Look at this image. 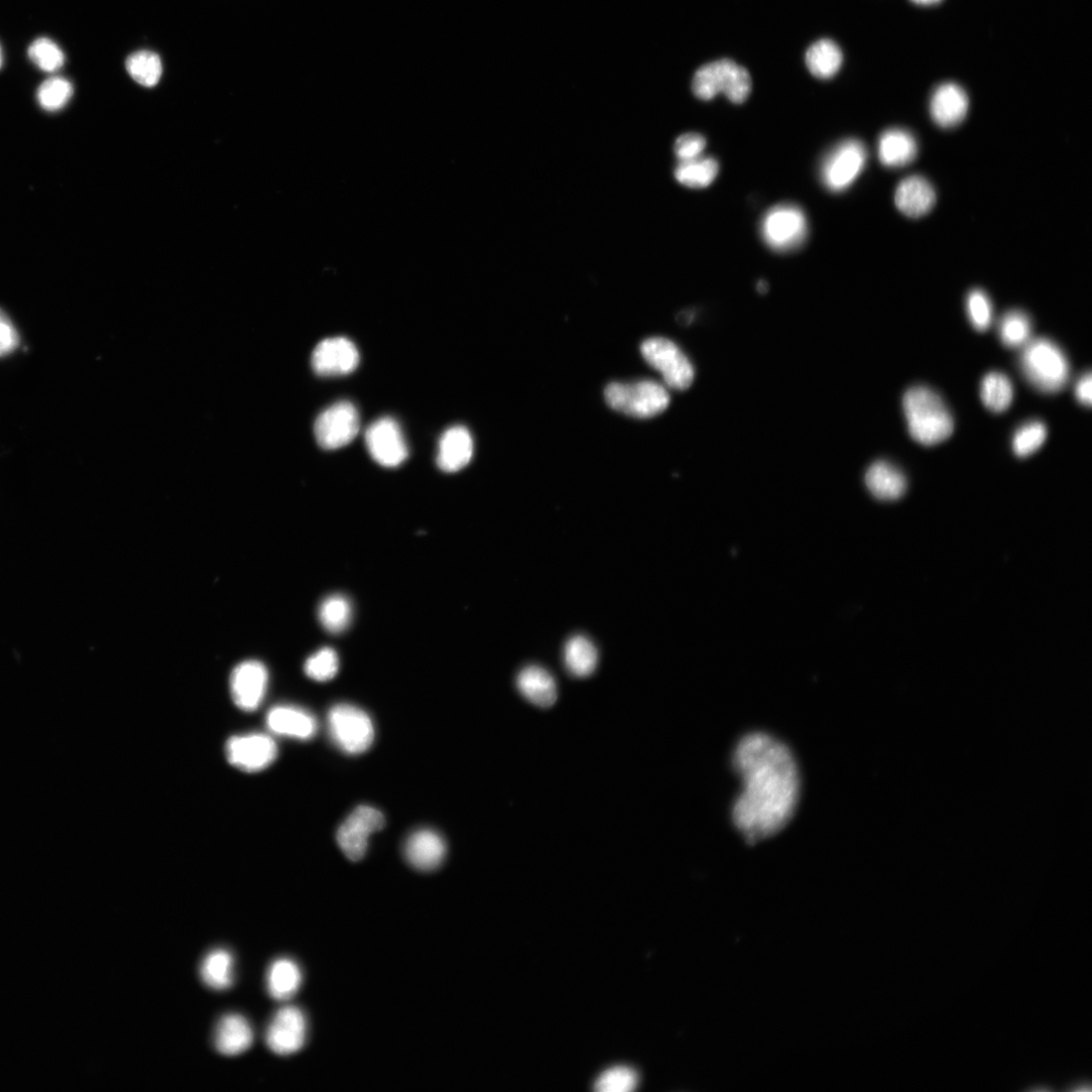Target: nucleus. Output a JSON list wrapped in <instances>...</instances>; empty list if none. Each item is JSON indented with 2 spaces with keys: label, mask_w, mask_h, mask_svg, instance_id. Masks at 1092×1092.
<instances>
[{
  "label": "nucleus",
  "mask_w": 1092,
  "mask_h": 1092,
  "mask_svg": "<svg viewBox=\"0 0 1092 1092\" xmlns=\"http://www.w3.org/2000/svg\"><path fill=\"white\" fill-rule=\"evenodd\" d=\"M605 399L614 410L636 418L655 417L670 404L668 391L653 381L611 384L605 390Z\"/></svg>",
  "instance_id": "nucleus-5"
},
{
  "label": "nucleus",
  "mask_w": 1092,
  "mask_h": 1092,
  "mask_svg": "<svg viewBox=\"0 0 1092 1092\" xmlns=\"http://www.w3.org/2000/svg\"><path fill=\"white\" fill-rule=\"evenodd\" d=\"M642 354L658 371L666 385L674 390H686L694 381V368L688 357L671 340L651 338L642 345Z\"/></svg>",
  "instance_id": "nucleus-9"
},
{
  "label": "nucleus",
  "mask_w": 1092,
  "mask_h": 1092,
  "mask_svg": "<svg viewBox=\"0 0 1092 1092\" xmlns=\"http://www.w3.org/2000/svg\"><path fill=\"white\" fill-rule=\"evenodd\" d=\"M308 1023L297 1007L281 1009L269 1025L266 1039L269 1048L280 1056L300 1052L307 1042Z\"/></svg>",
  "instance_id": "nucleus-13"
},
{
  "label": "nucleus",
  "mask_w": 1092,
  "mask_h": 1092,
  "mask_svg": "<svg viewBox=\"0 0 1092 1092\" xmlns=\"http://www.w3.org/2000/svg\"><path fill=\"white\" fill-rule=\"evenodd\" d=\"M204 984L215 991H226L234 983V959L225 949H216L209 953L201 967Z\"/></svg>",
  "instance_id": "nucleus-27"
},
{
  "label": "nucleus",
  "mask_w": 1092,
  "mask_h": 1092,
  "mask_svg": "<svg viewBox=\"0 0 1092 1092\" xmlns=\"http://www.w3.org/2000/svg\"><path fill=\"white\" fill-rule=\"evenodd\" d=\"M126 67L131 77L145 87L155 86L162 75L159 56L150 51H139L127 59Z\"/></svg>",
  "instance_id": "nucleus-33"
},
{
  "label": "nucleus",
  "mask_w": 1092,
  "mask_h": 1092,
  "mask_svg": "<svg viewBox=\"0 0 1092 1092\" xmlns=\"http://www.w3.org/2000/svg\"><path fill=\"white\" fill-rule=\"evenodd\" d=\"M1032 332V322L1027 314L1019 310L1008 312L1001 320L999 334L1002 342L1011 348L1027 344Z\"/></svg>",
  "instance_id": "nucleus-34"
},
{
  "label": "nucleus",
  "mask_w": 1092,
  "mask_h": 1092,
  "mask_svg": "<svg viewBox=\"0 0 1092 1092\" xmlns=\"http://www.w3.org/2000/svg\"><path fill=\"white\" fill-rule=\"evenodd\" d=\"M517 687L522 696L540 708H550L557 702V683L552 674L539 666L524 668L518 675Z\"/></svg>",
  "instance_id": "nucleus-24"
},
{
  "label": "nucleus",
  "mask_w": 1092,
  "mask_h": 1092,
  "mask_svg": "<svg viewBox=\"0 0 1092 1092\" xmlns=\"http://www.w3.org/2000/svg\"><path fill=\"white\" fill-rule=\"evenodd\" d=\"M908 432L919 443L936 445L954 431L953 417L943 399L926 387H914L903 397Z\"/></svg>",
  "instance_id": "nucleus-2"
},
{
  "label": "nucleus",
  "mask_w": 1092,
  "mask_h": 1092,
  "mask_svg": "<svg viewBox=\"0 0 1092 1092\" xmlns=\"http://www.w3.org/2000/svg\"><path fill=\"white\" fill-rule=\"evenodd\" d=\"M404 849L408 863L424 872L437 869L446 855L444 839L430 829H421L411 834Z\"/></svg>",
  "instance_id": "nucleus-19"
},
{
  "label": "nucleus",
  "mask_w": 1092,
  "mask_h": 1092,
  "mask_svg": "<svg viewBox=\"0 0 1092 1092\" xmlns=\"http://www.w3.org/2000/svg\"><path fill=\"white\" fill-rule=\"evenodd\" d=\"M269 730L275 735L307 741L317 733V720L308 711L291 705L272 708L267 716Z\"/></svg>",
  "instance_id": "nucleus-17"
},
{
  "label": "nucleus",
  "mask_w": 1092,
  "mask_h": 1092,
  "mask_svg": "<svg viewBox=\"0 0 1092 1092\" xmlns=\"http://www.w3.org/2000/svg\"><path fill=\"white\" fill-rule=\"evenodd\" d=\"M865 481L871 494L881 501H895L906 490L904 474L893 464L882 460L868 468Z\"/></svg>",
  "instance_id": "nucleus-23"
},
{
  "label": "nucleus",
  "mask_w": 1092,
  "mask_h": 1092,
  "mask_svg": "<svg viewBox=\"0 0 1092 1092\" xmlns=\"http://www.w3.org/2000/svg\"><path fill=\"white\" fill-rule=\"evenodd\" d=\"M719 172L718 162L711 157L696 158L680 162L675 168V177L679 184L691 189L709 187Z\"/></svg>",
  "instance_id": "nucleus-30"
},
{
  "label": "nucleus",
  "mask_w": 1092,
  "mask_h": 1092,
  "mask_svg": "<svg viewBox=\"0 0 1092 1092\" xmlns=\"http://www.w3.org/2000/svg\"><path fill=\"white\" fill-rule=\"evenodd\" d=\"M867 150L859 140L840 142L825 156L820 167V177L827 190L840 193L851 187L863 171Z\"/></svg>",
  "instance_id": "nucleus-8"
},
{
  "label": "nucleus",
  "mask_w": 1092,
  "mask_h": 1092,
  "mask_svg": "<svg viewBox=\"0 0 1092 1092\" xmlns=\"http://www.w3.org/2000/svg\"><path fill=\"white\" fill-rule=\"evenodd\" d=\"M638 1085L639 1076L634 1069L618 1066L602 1073L594 1087L599 1092H631Z\"/></svg>",
  "instance_id": "nucleus-37"
},
{
  "label": "nucleus",
  "mask_w": 1092,
  "mask_h": 1092,
  "mask_svg": "<svg viewBox=\"0 0 1092 1092\" xmlns=\"http://www.w3.org/2000/svg\"><path fill=\"white\" fill-rule=\"evenodd\" d=\"M366 442L372 457L385 467H397L408 457V446L399 424L382 418L367 430Z\"/></svg>",
  "instance_id": "nucleus-15"
},
{
  "label": "nucleus",
  "mask_w": 1092,
  "mask_h": 1092,
  "mask_svg": "<svg viewBox=\"0 0 1092 1092\" xmlns=\"http://www.w3.org/2000/svg\"><path fill=\"white\" fill-rule=\"evenodd\" d=\"M73 95V86L64 77L54 76L45 80L37 91V99L47 111L62 109Z\"/></svg>",
  "instance_id": "nucleus-35"
},
{
  "label": "nucleus",
  "mask_w": 1092,
  "mask_h": 1092,
  "mask_svg": "<svg viewBox=\"0 0 1092 1092\" xmlns=\"http://www.w3.org/2000/svg\"><path fill=\"white\" fill-rule=\"evenodd\" d=\"M386 824L381 811L372 806L357 807L337 831V842L344 855L353 862L366 855L370 836Z\"/></svg>",
  "instance_id": "nucleus-10"
},
{
  "label": "nucleus",
  "mask_w": 1092,
  "mask_h": 1092,
  "mask_svg": "<svg viewBox=\"0 0 1092 1092\" xmlns=\"http://www.w3.org/2000/svg\"><path fill=\"white\" fill-rule=\"evenodd\" d=\"M318 619L328 633L341 634L351 623L352 606L342 595L329 596L319 606Z\"/></svg>",
  "instance_id": "nucleus-31"
},
{
  "label": "nucleus",
  "mask_w": 1092,
  "mask_h": 1092,
  "mask_svg": "<svg viewBox=\"0 0 1092 1092\" xmlns=\"http://www.w3.org/2000/svg\"><path fill=\"white\" fill-rule=\"evenodd\" d=\"M564 659L568 671L574 677L587 678L597 668L598 651L589 639L577 636L567 643Z\"/></svg>",
  "instance_id": "nucleus-29"
},
{
  "label": "nucleus",
  "mask_w": 1092,
  "mask_h": 1092,
  "mask_svg": "<svg viewBox=\"0 0 1092 1092\" xmlns=\"http://www.w3.org/2000/svg\"><path fill=\"white\" fill-rule=\"evenodd\" d=\"M306 675L315 681L326 682L332 680L339 670V658L331 648H323L312 655L305 663Z\"/></svg>",
  "instance_id": "nucleus-38"
},
{
  "label": "nucleus",
  "mask_w": 1092,
  "mask_h": 1092,
  "mask_svg": "<svg viewBox=\"0 0 1092 1092\" xmlns=\"http://www.w3.org/2000/svg\"><path fill=\"white\" fill-rule=\"evenodd\" d=\"M911 2L919 6H933L941 3L942 0H911Z\"/></svg>",
  "instance_id": "nucleus-44"
},
{
  "label": "nucleus",
  "mask_w": 1092,
  "mask_h": 1092,
  "mask_svg": "<svg viewBox=\"0 0 1092 1092\" xmlns=\"http://www.w3.org/2000/svg\"><path fill=\"white\" fill-rule=\"evenodd\" d=\"M473 453V442L465 427L454 426L441 437L437 464L445 472H455L465 467Z\"/></svg>",
  "instance_id": "nucleus-22"
},
{
  "label": "nucleus",
  "mask_w": 1092,
  "mask_h": 1092,
  "mask_svg": "<svg viewBox=\"0 0 1092 1092\" xmlns=\"http://www.w3.org/2000/svg\"><path fill=\"white\" fill-rule=\"evenodd\" d=\"M1047 437L1046 426L1034 421L1021 427L1014 436L1013 449L1020 457H1027L1038 450Z\"/></svg>",
  "instance_id": "nucleus-39"
},
{
  "label": "nucleus",
  "mask_w": 1092,
  "mask_h": 1092,
  "mask_svg": "<svg viewBox=\"0 0 1092 1092\" xmlns=\"http://www.w3.org/2000/svg\"><path fill=\"white\" fill-rule=\"evenodd\" d=\"M918 142L914 135L902 129L885 131L878 143V156L887 167H902L912 163L918 155Z\"/></svg>",
  "instance_id": "nucleus-25"
},
{
  "label": "nucleus",
  "mask_w": 1092,
  "mask_h": 1092,
  "mask_svg": "<svg viewBox=\"0 0 1092 1092\" xmlns=\"http://www.w3.org/2000/svg\"><path fill=\"white\" fill-rule=\"evenodd\" d=\"M733 765L742 791L733 820L747 841L755 843L780 832L792 819L800 795V776L790 749L764 733L744 737Z\"/></svg>",
  "instance_id": "nucleus-1"
},
{
  "label": "nucleus",
  "mask_w": 1092,
  "mask_h": 1092,
  "mask_svg": "<svg viewBox=\"0 0 1092 1092\" xmlns=\"http://www.w3.org/2000/svg\"><path fill=\"white\" fill-rule=\"evenodd\" d=\"M981 396L988 409L994 413H1002L1013 402L1014 388L1006 375L994 372L983 380Z\"/></svg>",
  "instance_id": "nucleus-32"
},
{
  "label": "nucleus",
  "mask_w": 1092,
  "mask_h": 1092,
  "mask_svg": "<svg viewBox=\"0 0 1092 1092\" xmlns=\"http://www.w3.org/2000/svg\"><path fill=\"white\" fill-rule=\"evenodd\" d=\"M358 363L356 346L343 337L323 340L312 354V368L322 377L348 375L357 368Z\"/></svg>",
  "instance_id": "nucleus-16"
},
{
  "label": "nucleus",
  "mask_w": 1092,
  "mask_h": 1092,
  "mask_svg": "<svg viewBox=\"0 0 1092 1092\" xmlns=\"http://www.w3.org/2000/svg\"><path fill=\"white\" fill-rule=\"evenodd\" d=\"M805 61L810 73L819 79L833 77L842 64V53L831 40L822 39L809 47Z\"/></svg>",
  "instance_id": "nucleus-28"
},
{
  "label": "nucleus",
  "mask_w": 1092,
  "mask_h": 1092,
  "mask_svg": "<svg viewBox=\"0 0 1092 1092\" xmlns=\"http://www.w3.org/2000/svg\"><path fill=\"white\" fill-rule=\"evenodd\" d=\"M1091 384H1092L1091 374L1088 373V374L1084 375L1079 380V382L1077 383L1076 388H1075V395H1076L1077 400L1082 405L1087 406V407L1091 406V400H1092Z\"/></svg>",
  "instance_id": "nucleus-43"
},
{
  "label": "nucleus",
  "mask_w": 1092,
  "mask_h": 1092,
  "mask_svg": "<svg viewBox=\"0 0 1092 1092\" xmlns=\"http://www.w3.org/2000/svg\"><path fill=\"white\" fill-rule=\"evenodd\" d=\"M20 335L10 317L0 309V357L13 353L20 345Z\"/></svg>",
  "instance_id": "nucleus-42"
},
{
  "label": "nucleus",
  "mask_w": 1092,
  "mask_h": 1092,
  "mask_svg": "<svg viewBox=\"0 0 1092 1092\" xmlns=\"http://www.w3.org/2000/svg\"><path fill=\"white\" fill-rule=\"evenodd\" d=\"M2 65H3V51H2V48H0V68H2Z\"/></svg>",
  "instance_id": "nucleus-46"
},
{
  "label": "nucleus",
  "mask_w": 1092,
  "mask_h": 1092,
  "mask_svg": "<svg viewBox=\"0 0 1092 1092\" xmlns=\"http://www.w3.org/2000/svg\"><path fill=\"white\" fill-rule=\"evenodd\" d=\"M1022 370L1029 382L1045 393L1062 390L1069 379V363L1052 341L1039 338L1028 342L1021 357Z\"/></svg>",
  "instance_id": "nucleus-3"
},
{
  "label": "nucleus",
  "mask_w": 1092,
  "mask_h": 1092,
  "mask_svg": "<svg viewBox=\"0 0 1092 1092\" xmlns=\"http://www.w3.org/2000/svg\"><path fill=\"white\" fill-rule=\"evenodd\" d=\"M28 55L39 69L49 73L58 71L65 63L63 51L49 38L35 40L29 47Z\"/></svg>",
  "instance_id": "nucleus-36"
},
{
  "label": "nucleus",
  "mask_w": 1092,
  "mask_h": 1092,
  "mask_svg": "<svg viewBox=\"0 0 1092 1092\" xmlns=\"http://www.w3.org/2000/svg\"><path fill=\"white\" fill-rule=\"evenodd\" d=\"M302 982V970L291 959H279L270 967L268 990L270 996L276 1001L285 1002L294 998L299 992Z\"/></svg>",
  "instance_id": "nucleus-26"
},
{
  "label": "nucleus",
  "mask_w": 1092,
  "mask_h": 1092,
  "mask_svg": "<svg viewBox=\"0 0 1092 1092\" xmlns=\"http://www.w3.org/2000/svg\"><path fill=\"white\" fill-rule=\"evenodd\" d=\"M255 1034L250 1022L240 1015H227L218 1024L214 1043L225 1056H237L251 1049Z\"/></svg>",
  "instance_id": "nucleus-20"
},
{
  "label": "nucleus",
  "mask_w": 1092,
  "mask_h": 1092,
  "mask_svg": "<svg viewBox=\"0 0 1092 1092\" xmlns=\"http://www.w3.org/2000/svg\"><path fill=\"white\" fill-rule=\"evenodd\" d=\"M706 147L705 138L697 133L680 136L674 145V152L680 162L699 158Z\"/></svg>",
  "instance_id": "nucleus-41"
},
{
  "label": "nucleus",
  "mask_w": 1092,
  "mask_h": 1092,
  "mask_svg": "<svg viewBox=\"0 0 1092 1092\" xmlns=\"http://www.w3.org/2000/svg\"><path fill=\"white\" fill-rule=\"evenodd\" d=\"M359 424V415L353 404L338 402L317 418L314 428L317 442L326 450L341 448L356 437Z\"/></svg>",
  "instance_id": "nucleus-12"
},
{
  "label": "nucleus",
  "mask_w": 1092,
  "mask_h": 1092,
  "mask_svg": "<svg viewBox=\"0 0 1092 1092\" xmlns=\"http://www.w3.org/2000/svg\"><path fill=\"white\" fill-rule=\"evenodd\" d=\"M278 754L275 740L264 734L235 736L226 744L228 762L247 773L268 769L277 760Z\"/></svg>",
  "instance_id": "nucleus-11"
},
{
  "label": "nucleus",
  "mask_w": 1092,
  "mask_h": 1092,
  "mask_svg": "<svg viewBox=\"0 0 1092 1092\" xmlns=\"http://www.w3.org/2000/svg\"><path fill=\"white\" fill-rule=\"evenodd\" d=\"M967 311L971 324L979 331L990 328L993 320V305L989 296L982 290L971 291L967 297Z\"/></svg>",
  "instance_id": "nucleus-40"
},
{
  "label": "nucleus",
  "mask_w": 1092,
  "mask_h": 1092,
  "mask_svg": "<svg viewBox=\"0 0 1092 1092\" xmlns=\"http://www.w3.org/2000/svg\"><path fill=\"white\" fill-rule=\"evenodd\" d=\"M767 289H768V287H767V284L765 282H760L759 283L758 290H759L760 293H765L767 291Z\"/></svg>",
  "instance_id": "nucleus-45"
},
{
  "label": "nucleus",
  "mask_w": 1092,
  "mask_h": 1092,
  "mask_svg": "<svg viewBox=\"0 0 1092 1092\" xmlns=\"http://www.w3.org/2000/svg\"><path fill=\"white\" fill-rule=\"evenodd\" d=\"M751 89L752 79L748 70L728 59L702 66L692 82L694 94L702 100H710L722 92L732 102L740 104L747 100Z\"/></svg>",
  "instance_id": "nucleus-4"
},
{
  "label": "nucleus",
  "mask_w": 1092,
  "mask_h": 1092,
  "mask_svg": "<svg viewBox=\"0 0 1092 1092\" xmlns=\"http://www.w3.org/2000/svg\"><path fill=\"white\" fill-rule=\"evenodd\" d=\"M931 115L935 123L945 129L962 123L969 109L966 91L956 83L941 84L933 92L930 103Z\"/></svg>",
  "instance_id": "nucleus-18"
},
{
  "label": "nucleus",
  "mask_w": 1092,
  "mask_h": 1092,
  "mask_svg": "<svg viewBox=\"0 0 1092 1092\" xmlns=\"http://www.w3.org/2000/svg\"><path fill=\"white\" fill-rule=\"evenodd\" d=\"M761 233L767 246L777 253H789L801 248L808 234L803 211L791 204L771 209L763 218Z\"/></svg>",
  "instance_id": "nucleus-7"
},
{
  "label": "nucleus",
  "mask_w": 1092,
  "mask_h": 1092,
  "mask_svg": "<svg viewBox=\"0 0 1092 1092\" xmlns=\"http://www.w3.org/2000/svg\"><path fill=\"white\" fill-rule=\"evenodd\" d=\"M328 730L334 744L349 755L367 752L375 739L370 716L356 706L339 704L328 714Z\"/></svg>",
  "instance_id": "nucleus-6"
},
{
  "label": "nucleus",
  "mask_w": 1092,
  "mask_h": 1092,
  "mask_svg": "<svg viewBox=\"0 0 1092 1092\" xmlns=\"http://www.w3.org/2000/svg\"><path fill=\"white\" fill-rule=\"evenodd\" d=\"M894 199L897 209L903 215L909 218H921L934 208L937 195L928 179L914 175L898 185Z\"/></svg>",
  "instance_id": "nucleus-21"
},
{
  "label": "nucleus",
  "mask_w": 1092,
  "mask_h": 1092,
  "mask_svg": "<svg viewBox=\"0 0 1092 1092\" xmlns=\"http://www.w3.org/2000/svg\"><path fill=\"white\" fill-rule=\"evenodd\" d=\"M269 684L264 664L248 661L239 664L230 677V691L235 705L246 712L256 711L263 703Z\"/></svg>",
  "instance_id": "nucleus-14"
}]
</instances>
